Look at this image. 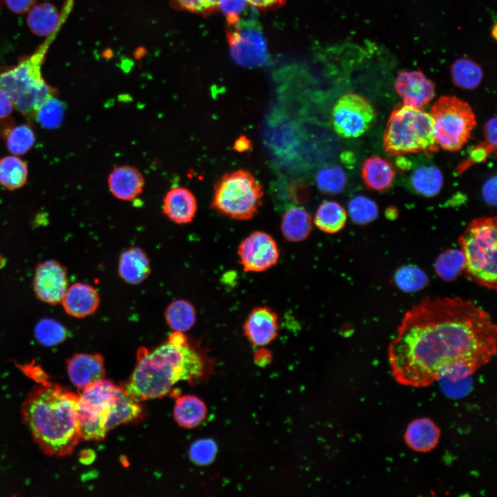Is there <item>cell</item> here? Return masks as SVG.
<instances>
[{"instance_id":"6da1fadb","label":"cell","mask_w":497,"mask_h":497,"mask_svg":"<svg viewBox=\"0 0 497 497\" xmlns=\"http://www.w3.org/2000/svg\"><path fill=\"white\" fill-rule=\"evenodd\" d=\"M496 333L490 314L471 300L425 298L405 313L389 345L391 374L412 387L465 378L496 355Z\"/></svg>"},{"instance_id":"7a4b0ae2","label":"cell","mask_w":497,"mask_h":497,"mask_svg":"<svg viewBox=\"0 0 497 497\" xmlns=\"http://www.w3.org/2000/svg\"><path fill=\"white\" fill-rule=\"evenodd\" d=\"M39 383L22 405L23 420L45 454L68 455L81 439L76 411L78 396L46 380Z\"/></svg>"},{"instance_id":"3957f363","label":"cell","mask_w":497,"mask_h":497,"mask_svg":"<svg viewBox=\"0 0 497 497\" xmlns=\"http://www.w3.org/2000/svg\"><path fill=\"white\" fill-rule=\"evenodd\" d=\"M211 365L188 344L175 346L167 342L148 351L141 348L131 376L121 387L136 402L159 398L179 381H197L206 376Z\"/></svg>"},{"instance_id":"277c9868","label":"cell","mask_w":497,"mask_h":497,"mask_svg":"<svg viewBox=\"0 0 497 497\" xmlns=\"http://www.w3.org/2000/svg\"><path fill=\"white\" fill-rule=\"evenodd\" d=\"M71 6L64 5L63 19L56 30L49 35L33 54L21 61L14 68L0 74V87L11 98L14 107L29 119L35 120L36 113L48 97L56 96V90L42 77L41 66L48 50L66 21Z\"/></svg>"},{"instance_id":"5b68a950","label":"cell","mask_w":497,"mask_h":497,"mask_svg":"<svg viewBox=\"0 0 497 497\" xmlns=\"http://www.w3.org/2000/svg\"><path fill=\"white\" fill-rule=\"evenodd\" d=\"M497 226L495 217H483L469 222L458 239L464 257L465 275L471 282L496 289Z\"/></svg>"},{"instance_id":"8992f818","label":"cell","mask_w":497,"mask_h":497,"mask_svg":"<svg viewBox=\"0 0 497 497\" xmlns=\"http://www.w3.org/2000/svg\"><path fill=\"white\" fill-rule=\"evenodd\" d=\"M383 144L390 154H431L438 150L430 113L405 105L395 108L387 121Z\"/></svg>"},{"instance_id":"52a82bcc","label":"cell","mask_w":497,"mask_h":497,"mask_svg":"<svg viewBox=\"0 0 497 497\" xmlns=\"http://www.w3.org/2000/svg\"><path fill=\"white\" fill-rule=\"evenodd\" d=\"M263 194L262 186L250 172L237 170L216 182L211 206L231 219L248 220L257 213Z\"/></svg>"},{"instance_id":"ba28073f","label":"cell","mask_w":497,"mask_h":497,"mask_svg":"<svg viewBox=\"0 0 497 497\" xmlns=\"http://www.w3.org/2000/svg\"><path fill=\"white\" fill-rule=\"evenodd\" d=\"M437 145L448 151H457L469 140L476 126L471 106L455 96H442L430 113Z\"/></svg>"},{"instance_id":"9c48e42d","label":"cell","mask_w":497,"mask_h":497,"mask_svg":"<svg viewBox=\"0 0 497 497\" xmlns=\"http://www.w3.org/2000/svg\"><path fill=\"white\" fill-rule=\"evenodd\" d=\"M376 110L365 97L355 92L342 95L334 104L331 123L335 133L344 138H355L365 133L375 121Z\"/></svg>"},{"instance_id":"30bf717a","label":"cell","mask_w":497,"mask_h":497,"mask_svg":"<svg viewBox=\"0 0 497 497\" xmlns=\"http://www.w3.org/2000/svg\"><path fill=\"white\" fill-rule=\"evenodd\" d=\"M228 27L226 37L233 60L248 68L263 64L267 57L266 42L254 21L242 17L236 24Z\"/></svg>"},{"instance_id":"8fae6325","label":"cell","mask_w":497,"mask_h":497,"mask_svg":"<svg viewBox=\"0 0 497 497\" xmlns=\"http://www.w3.org/2000/svg\"><path fill=\"white\" fill-rule=\"evenodd\" d=\"M240 262L246 272H262L275 266L280 251L277 242L269 233L257 231L245 237L238 246Z\"/></svg>"},{"instance_id":"7c38bea8","label":"cell","mask_w":497,"mask_h":497,"mask_svg":"<svg viewBox=\"0 0 497 497\" xmlns=\"http://www.w3.org/2000/svg\"><path fill=\"white\" fill-rule=\"evenodd\" d=\"M32 287L41 302L50 305L61 303L68 288L66 267L55 260L40 262L35 269Z\"/></svg>"},{"instance_id":"4fadbf2b","label":"cell","mask_w":497,"mask_h":497,"mask_svg":"<svg viewBox=\"0 0 497 497\" xmlns=\"http://www.w3.org/2000/svg\"><path fill=\"white\" fill-rule=\"evenodd\" d=\"M394 86L403 105L416 108L427 105L436 95L434 83L420 70L398 72Z\"/></svg>"},{"instance_id":"5bb4252c","label":"cell","mask_w":497,"mask_h":497,"mask_svg":"<svg viewBox=\"0 0 497 497\" xmlns=\"http://www.w3.org/2000/svg\"><path fill=\"white\" fill-rule=\"evenodd\" d=\"M244 334L255 347H264L271 342L279 331L277 313L268 306L252 310L244 324Z\"/></svg>"},{"instance_id":"9a60e30c","label":"cell","mask_w":497,"mask_h":497,"mask_svg":"<svg viewBox=\"0 0 497 497\" xmlns=\"http://www.w3.org/2000/svg\"><path fill=\"white\" fill-rule=\"evenodd\" d=\"M67 371L71 382L79 390L104 378V360L101 355L77 353L67 360Z\"/></svg>"},{"instance_id":"2e32d148","label":"cell","mask_w":497,"mask_h":497,"mask_svg":"<svg viewBox=\"0 0 497 497\" xmlns=\"http://www.w3.org/2000/svg\"><path fill=\"white\" fill-rule=\"evenodd\" d=\"M111 194L122 201H131L144 191L145 179L139 169L128 165L115 167L108 177Z\"/></svg>"},{"instance_id":"e0dca14e","label":"cell","mask_w":497,"mask_h":497,"mask_svg":"<svg viewBox=\"0 0 497 497\" xmlns=\"http://www.w3.org/2000/svg\"><path fill=\"white\" fill-rule=\"evenodd\" d=\"M162 211L173 222L177 224H188L195 217L197 211V199L187 188H172L163 199Z\"/></svg>"},{"instance_id":"ac0fdd59","label":"cell","mask_w":497,"mask_h":497,"mask_svg":"<svg viewBox=\"0 0 497 497\" xmlns=\"http://www.w3.org/2000/svg\"><path fill=\"white\" fill-rule=\"evenodd\" d=\"M61 303L68 315L84 318L96 311L100 304V298L92 286L77 282L68 288Z\"/></svg>"},{"instance_id":"d6986e66","label":"cell","mask_w":497,"mask_h":497,"mask_svg":"<svg viewBox=\"0 0 497 497\" xmlns=\"http://www.w3.org/2000/svg\"><path fill=\"white\" fill-rule=\"evenodd\" d=\"M440 430L430 419L421 418L411 421L407 427L404 438L407 446L416 452H427L436 447Z\"/></svg>"},{"instance_id":"ffe728a7","label":"cell","mask_w":497,"mask_h":497,"mask_svg":"<svg viewBox=\"0 0 497 497\" xmlns=\"http://www.w3.org/2000/svg\"><path fill=\"white\" fill-rule=\"evenodd\" d=\"M150 273V260L141 248L133 246L120 255L118 273L126 282L139 284L149 276Z\"/></svg>"},{"instance_id":"44dd1931","label":"cell","mask_w":497,"mask_h":497,"mask_svg":"<svg viewBox=\"0 0 497 497\" xmlns=\"http://www.w3.org/2000/svg\"><path fill=\"white\" fill-rule=\"evenodd\" d=\"M76 411L82 439L92 441L103 440L108 432L105 426L106 414L79 399V396Z\"/></svg>"},{"instance_id":"7402d4cb","label":"cell","mask_w":497,"mask_h":497,"mask_svg":"<svg viewBox=\"0 0 497 497\" xmlns=\"http://www.w3.org/2000/svg\"><path fill=\"white\" fill-rule=\"evenodd\" d=\"M313 228L310 214L303 208L291 206L284 213L281 231L285 239L291 242L304 240Z\"/></svg>"},{"instance_id":"603a6c76","label":"cell","mask_w":497,"mask_h":497,"mask_svg":"<svg viewBox=\"0 0 497 497\" xmlns=\"http://www.w3.org/2000/svg\"><path fill=\"white\" fill-rule=\"evenodd\" d=\"M142 416V409L137 402L128 396L119 386L116 399L106 420V429L108 431L121 424L138 420Z\"/></svg>"},{"instance_id":"cb8c5ba5","label":"cell","mask_w":497,"mask_h":497,"mask_svg":"<svg viewBox=\"0 0 497 497\" xmlns=\"http://www.w3.org/2000/svg\"><path fill=\"white\" fill-rule=\"evenodd\" d=\"M173 415L177 423L182 427L193 429L200 425L207 416V407L199 398L185 395L177 399Z\"/></svg>"},{"instance_id":"d4e9b609","label":"cell","mask_w":497,"mask_h":497,"mask_svg":"<svg viewBox=\"0 0 497 497\" xmlns=\"http://www.w3.org/2000/svg\"><path fill=\"white\" fill-rule=\"evenodd\" d=\"M361 173L365 185L374 191L387 189L394 177V172L390 164L378 156H372L365 159Z\"/></svg>"},{"instance_id":"484cf974","label":"cell","mask_w":497,"mask_h":497,"mask_svg":"<svg viewBox=\"0 0 497 497\" xmlns=\"http://www.w3.org/2000/svg\"><path fill=\"white\" fill-rule=\"evenodd\" d=\"M64 11L59 15L54 6L44 3L35 6L30 10L28 23L32 31L40 36H48L61 23Z\"/></svg>"},{"instance_id":"4316f807","label":"cell","mask_w":497,"mask_h":497,"mask_svg":"<svg viewBox=\"0 0 497 497\" xmlns=\"http://www.w3.org/2000/svg\"><path fill=\"white\" fill-rule=\"evenodd\" d=\"M347 217V213L340 204L334 201H324L316 211L314 224L320 231L333 234L344 228Z\"/></svg>"},{"instance_id":"83f0119b","label":"cell","mask_w":497,"mask_h":497,"mask_svg":"<svg viewBox=\"0 0 497 497\" xmlns=\"http://www.w3.org/2000/svg\"><path fill=\"white\" fill-rule=\"evenodd\" d=\"M164 316L167 325L173 331H187L196 322L195 307L186 300L179 299L169 304Z\"/></svg>"},{"instance_id":"f1b7e54d","label":"cell","mask_w":497,"mask_h":497,"mask_svg":"<svg viewBox=\"0 0 497 497\" xmlns=\"http://www.w3.org/2000/svg\"><path fill=\"white\" fill-rule=\"evenodd\" d=\"M452 82L457 87L465 90L476 88L482 81L483 72L474 61L468 58H460L451 66Z\"/></svg>"},{"instance_id":"f546056e","label":"cell","mask_w":497,"mask_h":497,"mask_svg":"<svg viewBox=\"0 0 497 497\" xmlns=\"http://www.w3.org/2000/svg\"><path fill=\"white\" fill-rule=\"evenodd\" d=\"M27 164L16 155H8L0 159V184L13 191L23 187L27 182Z\"/></svg>"},{"instance_id":"4dcf8cb0","label":"cell","mask_w":497,"mask_h":497,"mask_svg":"<svg viewBox=\"0 0 497 497\" xmlns=\"http://www.w3.org/2000/svg\"><path fill=\"white\" fill-rule=\"evenodd\" d=\"M414 190L426 197L438 194L443 184V176L439 168L434 166H423L418 168L411 176Z\"/></svg>"},{"instance_id":"1f68e13d","label":"cell","mask_w":497,"mask_h":497,"mask_svg":"<svg viewBox=\"0 0 497 497\" xmlns=\"http://www.w3.org/2000/svg\"><path fill=\"white\" fill-rule=\"evenodd\" d=\"M464 257L460 249H447L435 263L437 275L445 281L454 280L463 271Z\"/></svg>"},{"instance_id":"d6a6232c","label":"cell","mask_w":497,"mask_h":497,"mask_svg":"<svg viewBox=\"0 0 497 497\" xmlns=\"http://www.w3.org/2000/svg\"><path fill=\"white\" fill-rule=\"evenodd\" d=\"M35 335L41 344L45 347H52L66 340L67 330L57 320L45 318L37 323L35 328Z\"/></svg>"},{"instance_id":"836d02e7","label":"cell","mask_w":497,"mask_h":497,"mask_svg":"<svg viewBox=\"0 0 497 497\" xmlns=\"http://www.w3.org/2000/svg\"><path fill=\"white\" fill-rule=\"evenodd\" d=\"M318 189L325 194L341 193L347 184V176L343 169L336 165L321 168L315 178Z\"/></svg>"},{"instance_id":"e575fe53","label":"cell","mask_w":497,"mask_h":497,"mask_svg":"<svg viewBox=\"0 0 497 497\" xmlns=\"http://www.w3.org/2000/svg\"><path fill=\"white\" fill-rule=\"evenodd\" d=\"M64 104L55 96L46 99L38 108L35 120L43 128L55 129L60 126L64 117Z\"/></svg>"},{"instance_id":"d590c367","label":"cell","mask_w":497,"mask_h":497,"mask_svg":"<svg viewBox=\"0 0 497 497\" xmlns=\"http://www.w3.org/2000/svg\"><path fill=\"white\" fill-rule=\"evenodd\" d=\"M6 141L7 148L12 155H22L34 146L35 135L29 126L20 124L8 131Z\"/></svg>"},{"instance_id":"8d00e7d4","label":"cell","mask_w":497,"mask_h":497,"mask_svg":"<svg viewBox=\"0 0 497 497\" xmlns=\"http://www.w3.org/2000/svg\"><path fill=\"white\" fill-rule=\"evenodd\" d=\"M348 209L353 222L358 224H364L373 221L378 214L376 203L364 195L353 197L349 201Z\"/></svg>"},{"instance_id":"74e56055","label":"cell","mask_w":497,"mask_h":497,"mask_svg":"<svg viewBox=\"0 0 497 497\" xmlns=\"http://www.w3.org/2000/svg\"><path fill=\"white\" fill-rule=\"evenodd\" d=\"M395 280L402 291L414 292L423 288L427 277L420 269L411 266H402L396 273Z\"/></svg>"},{"instance_id":"f35d334b","label":"cell","mask_w":497,"mask_h":497,"mask_svg":"<svg viewBox=\"0 0 497 497\" xmlns=\"http://www.w3.org/2000/svg\"><path fill=\"white\" fill-rule=\"evenodd\" d=\"M217 452V445L211 438H202L195 441L188 449V456L194 464L206 466L211 464Z\"/></svg>"},{"instance_id":"ab89813d","label":"cell","mask_w":497,"mask_h":497,"mask_svg":"<svg viewBox=\"0 0 497 497\" xmlns=\"http://www.w3.org/2000/svg\"><path fill=\"white\" fill-rule=\"evenodd\" d=\"M220 0H170L175 8L197 14H210L218 10Z\"/></svg>"},{"instance_id":"60d3db41","label":"cell","mask_w":497,"mask_h":497,"mask_svg":"<svg viewBox=\"0 0 497 497\" xmlns=\"http://www.w3.org/2000/svg\"><path fill=\"white\" fill-rule=\"evenodd\" d=\"M247 0H220L218 10L225 16L228 26L236 24L243 17Z\"/></svg>"},{"instance_id":"b9f144b4","label":"cell","mask_w":497,"mask_h":497,"mask_svg":"<svg viewBox=\"0 0 497 497\" xmlns=\"http://www.w3.org/2000/svg\"><path fill=\"white\" fill-rule=\"evenodd\" d=\"M308 184L302 180L292 182L289 186V196L291 199L297 203H303L309 197Z\"/></svg>"},{"instance_id":"7bdbcfd3","label":"cell","mask_w":497,"mask_h":497,"mask_svg":"<svg viewBox=\"0 0 497 497\" xmlns=\"http://www.w3.org/2000/svg\"><path fill=\"white\" fill-rule=\"evenodd\" d=\"M492 153L494 152L485 142L477 145L471 150L469 158L462 166H460L461 170H464V168L468 166L470 164L485 161L487 156Z\"/></svg>"},{"instance_id":"ee69618b","label":"cell","mask_w":497,"mask_h":497,"mask_svg":"<svg viewBox=\"0 0 497 497\" xmlns=\"http://www.w3.org/2000/svg\"><path fill=\"white\" fill-rule=\"evenodd\" d=\"M496 117L494 116L488 119L484 126L485 142L496 152Z\"/></svg>"},{"instance_id":"f6af8a7d","label":"cell","mask_w":497,"mask_h":497,"mask_svg":"<svg viewBox=\"0 0 497 497\" xmlns=\"http://www.w3.org/2000/svg\"><path fill=\"white\" fill-rule=\"evenodd\" d=\"M482 195L485 202L492 206L496 205V177L488 179L483 186Z\"/></svg>"},{"instance_id":"bcb514c9","label":"cell","mask_w":497,"mask_h":497,"mask_svg":"<svg viewBox=\"0 0 497 497\" xmlns=\"http://www.w3.org/2000/svg\"><path fill=\"white\" fill-rule=\"evenodd\" d=\"M37 0H6L10 10L17 13H24L29 11Z\"/></svg>"},{"instance_id":"7dc6e473","label":"cell","mask_w":497,"mask_h":497,"mask_svg":"<svg viewBox=\"0 0 497 497\" xmlns=\"http://www.w3.org/2000/svg\"><path fill=\"white\" fill-rule=\"evenodd\" d=\"M14 105L8 94L0 87V119L6 118L12 112Z\"/></svg>"},{"instance_id":"c3c4849f","label":"cell","mask_w":497,"mask_h":497,"mask_svg":"<svg viewBox=\"0 0 497 497\" xmlns=\"http://www.w3.org/2000/svg\"><path fill=\"white\" fill-rule=\"evenodd\" d=\"M248 4L261 10L277 8L284 3L286 0H247Z\"/></svg>"},{"instance_id":"681fc988","label":"cell","mask_w":497,"mask_h":497,"mask_svg":"<svg viewBox=\"0 0 497 497\" xmlns=\"http://www.w3.org/2000/svg\"><path fill=\"white\" fill-rule=\"evenodd\" d=\"M272 359V355L269 350L265 348L259 349L254 354L255 362L261 367L269 364Z\"/></svg>"},{"instance_id":"f907efd6","label":"cell","mask_w":497,"mask_h":497,"mask_svg":"<svg viewBox=\"0 0 497 497\" xmlns=\"http://www.w3.org/2000/svg\"><path fill=\"white\" fill-rule=\"evenodd\" d=\"M168 342L175 346H182L187 344V340L183 332L173 331L170 335Z\"/></svg>"},{"instance_id":"816d5d0a","label":"cell","mask_w":497,"mask_h":497,"mask_svg":"<svg viewBox=\"0 0 497 497\" xmlns=\"http://www.w3.org/2000/svg\"><path fill=\"white\" fill-rule=\"evenodd\" d=\"M251 143L245 136L240 137L235 142L234 149L238 152H244L251 148Z\"/></svg>"},{"instance_id":"f5cc1de1","label":"cell","mask_w":497,"mask_h":497,"mask_svg":"<svg viewBox=\"0 0 497 497\" xmlns=\"http://www.w3.org/2000/svg\"><path fill=\"white\" fill-rule=\"evenodd\" d=\"M95 459V452L92 450H85L80 454V461L83 464H90Z\"/></svg>"}]
</instances>
